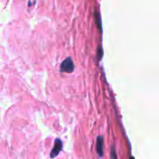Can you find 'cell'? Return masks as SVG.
<instances>
[{
	"instance_id": "obj_2",
	"label": "cell",
	"mask_w": 159,
	"mask_h": 159,
	"mask_svg": "<svg viewBox=\"0 0 159 159\" xmlns=\"http://www.w3.org/2000/svg\"><path fill=\"white\" fill-rule=\"evenodd\" d=\"M62 149V143L61 141V140L57 139L54 142V146L53 148L52 151L51 152V158H54V157H56Z\"/></svg>"
},
{
	"instance_id": "obj_3",
	"label": "cell",
	"mask_w": 159,
	"mask_h": 159,
	"mask_svg": "<svg viewBox=\"0 0 159 159\" xmlns=\"http://www.w3.org/2000/svg\"><path fill=\"white\" fill-rule=\"evenodd\" d=\"M102 144H103L102 138V137H99L97 139L96 146H97V151H98V152H99V154L100 156H102Z\"/></svg>"
},
{
	"instance_id": "obj_1",
	"label": "cell",
	"mask_w": 159,
	"mask_h": 159,
	"mask_svg": "<svg viewBox=\"0 0 159 159\" xmlns=\"http://www.w3.org/2000/svg\"><path fill=\"white\" fill-rule=\"evenodd\" d=\"M61 71L68 73H71L74 71V63H73L71 58L68 57L62 62L61 66Z\"/></svg>"
}]
</instances>
